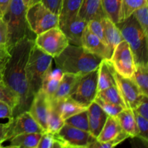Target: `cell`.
Here are the masks:
<instances>
[{"instance_id": "4fadbf2b", "label": "cell", "mask_w": 148, "mask_h": 148, "mask_svg": "<svg viewBox=\"0 0 148 148\" xmlns=\"http://www.w3.org/2000/svg\"><path fill=\"white\" fill-rule=\"evenodd\" d=\"M51 108V100L43 90L34 95L28 111L44 131L47 130V119Z\"/></svg>"}, {"instance_id": "4dcf8cb0", "label": "cell", "mask_w": 148, "mask_h": 148, "mask_svg": "<svg viewBox=\"0 0 148 148\" xmlns=\"http://www.w3.org/2000/svg\"><path fill=\"white\" fill-rule=\"evenodd\" d=\"M65 124L70 125L72 127H76L79 130L89 132V121H88V116L87 110L82 111L80 113L75 114L69 118L64 120Z\"/></svg>"}, {"instance_id": "d6a6232c", "label": "cell", "mask_w": 148, "mask_h": 148, "mask_svg": "<svg viewBox=\"0 0 148 148\" xmlns=\"http://www.w3.org/2000/svg\"><path fill=\"white\" fill-rule=\"evenodd\" d=\"M148 0H122L121 21L125 20L134 11L147 4Z\"/></svg>"}, {"instance_id": "f546056e", "label": "cell", "mask_w": 148, "mask_h": 148, "mask_svg": "<svg viewBox=\"0 0 148 148\" xmlns=\"http://www.w3.org/2000/svg\"><path fill=\"white\" fill-rule=\"evenodd\" d=\"M96 97L106 101V102L121 106L124 108H126L125 104H124V101L121 98V94H120L116 85L111 86L110 88H106V89L99 91V92H98Z\"/></svg>"}, {"instance_id": "52a82bcc", "label": "cell", "mask_w": 148, "mask_h": 148, "mask_svg": "<svg viewBox=\"0 0 148 148\" xmlns=\"http://www.w3.org/2000/svg\"><path fill=\"white\" fill-rule=\"evenodd\" d=\"M98 68L80 75L69 97L81 105L89 106L95 101L98 94Z\"/></svg>"}, {"instance_id": "e0dca14e", "label": "cell", "mask_w": 148, "mask_h": 148, "mask_svg": "<svg viewBox=\"0 0 148 148\" xmlns=\"http://www.w3.org/2000/svg\"><path fill=\"white\" fill-rule=\"evenodd\" d=\"M77 15L87 22L92 20H101L106 17L101 0H82Z\"/></svg>"}, {"instance_id": "bcb514c9", "label": "cell", "mask_w": 148, "mask_h": 148, "mask_svg": "<svg viewBox=\"0 0 148 148\" xmlns=\"http://www.w3.org/2000/svg\"><path fill=\"white\" fill-rule=\"evenodd\" d=\"M7 131V123L6 124H0V143L2 144L5 142L6 134Z\"/></svg>"}, {"instance_id": "ac0fdd59", "label": "cell", "mask_w": 148, "mask_h": 148, "mask_svg": "<svg viewBox=\"0 0 148 148\" xmlns=\"http://www.w3.org/2000/svg\"><path fill=\"white\" fill-rule=\"evenodd\" d=\"M114 69L109 59H103L98 66V92L111 86L116 85L114 79Z\"/></svg>"}, {"instance_id": "7bdbcfd3", "label": "cell", "mask_w": 148, "mask_h": 148, "mask_svg": "<svg viewBox=\"0 0 148 148\" xmlns=\"http://www.w3.org/2000/svg\"><path fill=\"white\" fill-rule=\"evenodd\" d=\"M13 118V108L8 103L3 101H0V119Z\"/></svg>"}, {"instance_id": "836d02e7", "label": "cell", "mask_w": 148, "mask_h": 148, "mask_svg": "<svg viewBox=\"0 0 148 148\" xmlns=\"http://www.w3.org/2000/svg\"><path fill=\"white\" fill-rule=\"evenodd\" d=\"M134 113V119L137 124V130H138V136L137 137L141 139L147 145L148 142V119L142 116L140 114L132 110Z\"/></svg>"}, {"instance_id": "2e32d148", "label": "cell", "mask_w": 148, "mask_h": 148, "mask_svg": "<svg viewBox=\"0 0 148 148\" xmlns=\"http://www.w3.org/2000/svg\"><path fill=\"white\" fill-rule=\"evenodd\" d=\"M90 134L97 139L103 127L108 115L96 102L93 101L87 108Z\"/></svg>"}, {"instance_id": "44dd1931", "label": "cell", "mask_w": 148, "mask_h": 148, "mask_svg": "<svg viewBox=\"0 0 148 148\" xmlns=\"http://www.w3.org/2000/svg\"><path fill=\"white\" fill-rule=\"evenodd\" d=\"M116 117L123 132L130 137H137L139 132L132 109L124 108Z\"/></svg>"}, {"instance_id": "9a60e30c", "label": "cell", "mask_w": 148, "mask_h": 148, "mask_svg": "<svg viewBox=\"0 0 148 148\" xmlns=\"http://www.w3.org/2000/svg\"><path fill=\"white\" fill-rule=\"evenodd\" d=\"M81 46L87 51L100 56L102 59H110L112 55L109 47L98 36L93 34L88 27L84 30Z\"/></svg>"}, {"instance_id": "ffe728a7", "label": "cell", "mask_w": 148, "mask_h": 148, "mask_svg": "<svg viewBox=\"0 0 148 148\" xmlns=\"http://www.w3.org/2000/svg\"><path fill=\"white\" fill-rule=\"evenodd\" d=\"M101 22L102 23L103 27L106 41L113 53V51L116 47L117 45L124 39H123L119 27L109 18L105 17L101 20Z\"/></svg>"}, {"instance_id": "1f68e13d", "label": "cell", "mask_w": 148, "mask_h": 148, "mask_svg": "<svg viewBox=\"0 0 148 148\" xmlns=\"http://www.w3.org/2000/svg\"><path fill=\"white\" fill-rule=\"evenodd\" d=\"M0 101L8 103L13 108V111L19 104L18 97L4 84L2 80L0 82Z\"/></svg>"}, {"instance_id": "7a4b0ae2", "label": "cell", "mask_w": 148, "mask_h": 148, "mask_svg": "<svg viewBox=\"0 0 148 148\" xmlns=\"http://www.w3.org/2000/svg\"><path fill=\"white\" fill-rule=\"evenodd\" d=\"M53 59L56 67L62 72L80 76L98 69L103 59L87 51L82 46L69 43Z\"/></svg>"}, {"instance_id": "484cf974", "label": "cell", "mask_w": 148, "mask_h": 148, "mask_svg": "<svg viewBox=\"0 0 148 148\" xmlns=\"http://www.w3.org/2000/svg\"><path fill=\"white\" fill-rule=\"evenodd\" d=\"M106 17L116 25L121 22L122 0H101Z\"/></svg>"}, {"instance_id": "ee69618b", "label": "cell", "mask_w": 148, "mask_h": 148, "mask_svg": "<svg viewBox=\"0 0 148 148\" xmlns=\"http://www.w3.org/2000/svg\"><path fill=\"white\" fill-rule=\"evenodd\" d=\"M10 58V52L6 47H0V69H3Z\"/></svg>"}, {"instance_id": "d590c367", "label": "cell", "mask_w": 148, "mask_h": 148, "mask_svg": "<svg viewBox=\"0 0 148 148\" xmlns=\"http://www.w3.org/2000/svg\"><path fill=\"white\" fill-rule=\"evenodd\" d=\"M130 136L125 133L124 132L121 131L120 134L117 136L116 138L113 139L112 140L108 142H106V143H100V142L97 141V140L95 142L92 143L89 146V148H111L116 147L119 144L124 142V140L129 138Z\"/></svg>"}, {"instance_id": "ab89813d", "label": "cell", "mask_w": 148, "mask_h": 148, "mask_svg": "<svg viewBox=\"0 0 148 148\" xmlns=\"http://www.w3.org/2000/svg\"><path fill=\"white\" fill-rule=\"evenodd\" d=\"M135 112L148 119V96L145 95L138 105L134 108Z\"/></svg>"}, {"instance_id": "5b68a950", "label": "cell", "mask_w": 148, "mask_h": 148, "mask_svg": "<svg viewBox=\"0 0 148 148\" xmlns=\"http://www.w3.org/2000/svg\"><path fill=\"white\" fill-rule=\"evenodd\" d=\"M53 58L33 45L26 65V75L30 92L35 94L41 88L46 74L52 69Z\"/></svg>"}, {"instance_id": "74e56055", "label": "cell", "mask_w": 148, "mask_h": 148, "mask_svg": "<svg viewBox=\"0 0 148 148\" xmlns=\"http://www.w3.org/2000/svg\"><path fill=\"white\" fill-rule=\"evenodd\" d=\"M94 101L96 102L101 106V108L105 111L107 115L111 116L116 117L124 108L122 106H121L106 102V101H103V100L100 99V98H97V97L95 98Z\"/></svg>"}, {"instance_id": "d4e9b609", "label": "cell", "mask_w": 148, "mask_h": 148, "mask_svg": "<svg viewBox=\"0 0 148 148\" xmlns=\"http://www.w3.org/2000/svg\"><path fill=\"white\" fill-rule=\"evenodd\" d=\"M122 131L116 117L108 116L102 130L97 137V141L106 143L116 138Z\"/></svg>"}, {"instance_id": "f1b7e54d", "label": "cell", "mask_w": 148, "mask_h": 148, "mask_svg": "<svg viewBox=\"0 0 148 148\" xmlns=\"http://www.w3.org/2000/svg\"><path fill=\"white\" fill-rule=\"evenodd\" d=\"M64 120L61 116L53 103L51 101V108L48 115L46 131L56 134L64 125Z\"/></svg>"}, {"instance_id": "f35d334b", "label": "cell", "mask_w": 148, "mask_h": 148, "mask_svg": "<svg viewBox=\"0 0 148 148\" xmlns=\"http://www.w3.org/2000/svg\"><path fill=\"white\" fill-rule=\"evenodd\" d=\"M87 27H88V29H89L93 34H95V36H98L100 39H101V40L107 45L106 41L105 36H104L103 27L102 23H101V20H90V21L88 22ZM107 46H108V45H107Z\"/></svg>"}, {"instance_id": "cb8c5ba5", "label": "cell", "mask_w": 148, "mask_h": 148, "mask_svg": "<svg viewBox=\"0 0 148 148\" xmlns=\"http://www.w3.org/2000/svg\"><path fill=\"white\" fill-rule=\"evenodd\" d=\"M63 73L64 72L58 68L56 70L51 69L43 78L40 89L43 90L50 100L52 99L59 87Z\"/></svg>"}, {"instance_id": "b9f144b4", "label": "cell", "mask_w": 148, "mask_h": 148, "mask_svg": "<svg viewBox=\"0 0 148 148\" xmlns=\"http://www.w3.org/2000/svg\"><path fill=\"white\" fill-rule=\"evenodd\" d=\"M40 1L49 10L59 15L62 6V0H40Z\"/></svg>"}, {"instance_id": "3957f363", "label": "cell", "mask_w": 148, "mask_h": 148, "mask_svg": "<svg viewBox=\"0 0 148 148\" xmlns=\"http://www.w3.org/2000/svg\"><path fill=\"white\" fill-rule=\"evenodd\" d=\"M116 25L132 51L135 64H148V36L133 14Z\"/></svg>"}, {"instance_id": "5bb4252c", "label": "cell", "mask_w": 148, "mask_h": 148, "mask_svg": "<svg viewBox=\"0 0 148 148\" xmlns=\"http://www.w3.org/2000/svg\"><path fill=\"white\" fill-rule=\"evenodd\" d=\"M87 25L88 22L77 15L59 24V27L64 33L69 44L81 46L82 34Z\"/></svg>"}, {"instance_id": "681fc988", "label": "cell", "mask_w": 148, "mask_h": 148, "mask_svg": "<svg viewBox=\"0 0 148 148\" xmlns=\"http://www.w3.org/2000/svg\"><path fill=\"white\" fill-rule=\"evenodd\" d=\"M0 147H3L2 145H1V143H0Z\"/></svg>"}, {"instance_id": "9c48e42d", "label": "cell", "mask_w": 148, "mask_h": 148, "mask_svg": "<svg viewBox=\"0 0 148 148\" xmlns=\"http://www.w3.org/2000/svg\"><path fill=\"white\" fill-rule=\"evenodd\" d=\"M54 135L61 148H89V146L96 140L89 132L66 124H64Z\"/></svg>"}, {"instance_id": "d6986e66", "label": "cell", "mask_w": 148, "mask_h": 148, "mask_svg": "<svg viewBox=\"0 0 148 148\" xmlns=\"http://www.w3.org/2000/svg\"><path fill=\"white\" fill-rule=\"evenodd\" d=\"M51 101L53 103L56 109L64 120L69 118L75 114L85 111L88 108V107L81 105L80 103L71 98L69 96L60 101Z\"/></svg>"}, {"instance_id": "c3c4849f", "label": "cell", "mask_w": 148, "mask_h": 148, "mask_svg": "<svg viewBox=\"0 0 148 148\" xmlns=\"http://www.w3.org/2000/svg\"><path fill=\"white\" fill-rule=\"evenodd\" d=\"M3 77V69H0V82L2 80Z\"/></svg>"}, {"instance_id": "30bf717a", "label": "cell", "mask_w": 148, "mask_h": 148, "mask_svg": "<svg viewBox=\"0 0 148 148\" xmlns=\"http://www.w3.org/2000/svg\"><path fill=\"white\" fill-rule=\"evenodd\" d=\"M109 60L119 75L124 77L132 78L135 62L132 51L126 40H121L117 45Z\"/></svg>"}, {"instance_id": "83f0119b", "label": "cell", "mask_w": 148, "mask_h": 148, "mask_svg": "<svg viewBox=\"0 0 148 148\" xmlns=\"http://www.w3.org/2000/svg\"><path fill=\"white\" fill-rule=\"evenodd\" d=\"M132 79L143 95L148 96V64H135Z\"/></svg>"}, {"instance_id": "4316f807", "label": "cell", "mask_w": 148, "mask_h": 148, "mask_svg": "<svg viewBox=\"0 0 148 148\" xmlns=\"http://www.w3.org/2000/svg\"><path fill=\"white\" fill-rule=\"evenodd\" d=\"M82 0H62L59 25L77 15Z\"/></svg>"}, {"instance_id": "7402d4cb", "label": "cell", "mask_w": 148, "mask_h": 148, "mask_svg": "<svg viewBox=\"0 0 148 148\" xmlns=\"http://www.w3.org/2000/svg\"><path fill=\"white\" fill-rule=\"evenodd\" d=\"M42 133H23L9 140L10 145L6 147L37 148Z\"/></svg>"}, {"instance_id": "ba28073f", "label": "cell", "mask_w": 148, "mask_h": 148, "mask_svg": "<svg viewBox=\"0 0 148 148\" xmlns=\"http://www.w3.org/2000/svg\"><path fill=\"white\" fill-rule=\"evenodd\" d=\"M34 44L54 59L69 45V41L64 33L57 26L37 35L34 39Z\"/></svg>"}, {"instance_id": "6da1fadb", "label": "cell", "mask_w": 148, "mask_h": 148, "mask_svg": "<svg viewBox=\"0 0 148 148\" xmlns=\"http://www.w3.org/2000/svg\"><path fill=\"white\" fill-rule=\"evenodd\" d=\"M34 45V38L25 37L10 49V58L3 70L2 81L17 95L19 104L13 111V117L28 111L33 98L26 75V65Z\"/></svg>"}, {"instance_id": "8992f818", "label": "cell", "mask_w": 148, "mask_h": 148, "mask_svg": "<svg viewBox=\"0 0 148 148\" xmlns=\"http://www.w3.org/2000/svg\"><path fill=\"white\" fill-rule=\"evenodd\" d=\"M26 18L29 27L36 36L59 26V15L49 10L41 1L27 7Z\"/></svg>"}, {"instance_id": "277c9868", "label": "cell", "mask_w": 148, "mask_h": 148, "mask_svg": "<svg viewBox=\"0 0 148 148\" xmlns=\"http://www.w3.org/2000/svg\"><path fill=\"white\" fill-rule=\"evenodd\" d=\"M27 7L22 0H12L4 19L7 25V49L10 50L17 42L25 37L34 38L26 18Z\"/></svg>"}, {"instance_id": "60d3db41", "label": "cell", "mask_w": 148, "mask_h": 148, "mask_svg": "<svg viewBox=\"0 0 148 148\" xmlns=\"http://www.w3.org/2000/svg\"><path fill=\"white\" fill-rule=\"evenodd\" d=\"M7 25L4 17H0V47H7Z\"/></svg>"}, {"instance_id": "8fae6325", "label": "cell", "mask_w": 148, "mask_h": 148, "mask_svg": "<svg viewBox=\"0 0 148 148\" xmlns=\"http://www.w3.org/2000/svg\"><path fill=\"white\" fill-rule=\"evenodd\" d=\"M45 132L42 127L33 118L28 111H23L18 115L9 119L5 140L23 133H43Z\"/></svg>"}, {"instance_id": "603a6c76", "label": "cell", "mask_w": 148, "mask_h": 148, "mask_svg": "<svg viewBox=\"0 0 148 148\" xmlns=\"http://www.w3.org/2000/svg\"><path fill=\"white\" fill-rule=\"evenodd\" d=\"M79 77V75H74V74L63 73L59 87L51 101H58L66 97H69Z\"/></svg>"}, {"instance_id": "7dc6e473", "label": "cell", "mask_w": 148, "mask_h": 148, "mask_svg": "<svg viewBox=\"0 0 148 148\" xmlns=\"http://www.w3.org/2000/svg\"><path fill=\"white\" fill-rule=\"evenodd\" d=\"M23 1V3L25 4V5L27 7H30V6L33 5V4H36V3L39 2L40 1V0H22Z\"/></svg>"}, {"instance_id": "f6af8a7d", "label": "cell", "mask_w": 148, "mask_h": 148, "mask_svg": "<svg viewBox=\"0 0 148 148\" xmlns=\"http://www.w3.org/2000/svg\"><path fill=\"white\" fill-rule=\"evenodd\" d=\"M12 0H0V17H4L8 10Z\"/></svg>"}, {"instance_id": "7c38bea8", "label": "cell", "mask_w": 148, "mask_h": 148, "mask_svg": "<svg viewBox=\"0 0 148 148\" xmlns=\"http://www.w3.org/2000/svg\"><path fill=\"white\" fill-rule=\"evenodd\" d=\"M116 85L124 101L126 108L134 109L142 101L145 95L138 88L132 78H127L114 72Z\"/></svg>"}, {"instance_id": "e575fe53", "label": "cell", "mask_w": 148, "mask_h": 148, "mask_svg": "<svg viewBox=\"0 0 148 148\" xmlns=\"http://www.w3.org/2000/svg\"><path fill=\"white\" fill-rule=\"evenodd\" d=\"M37 148H61L54 134L45 131L42 133Z\"/></svg>"}, {"instance_id": "8d00e7d4", "label": "cell", "mask_w": 148, "mask_h": 148, "mask_svg": "<svg viewBox=\"0 0 148 148\" xmlns=\"http://www.w3.org/2000/svg\"><path fill=\"white\" fill-rule=\"evenodd\" d=\"M133 15L141 26L145 33L148 36V7L147 4L137 9L133 12Z\"/></svg>"}]
</instances>
